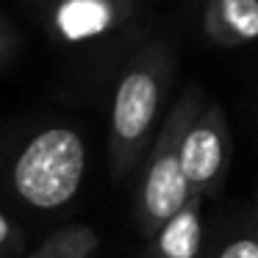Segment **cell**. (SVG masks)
Masks as SVG:
<instances>
[{"instance_id": "6da1fadb", "label": "cell", "mask_w": 258, "mask_h": 258, "mask_svg": "<svg viewBox=\"0 0 258 258\" xmlns=\"http://www.w3.org/2000/svg\"><path fill=\"white\" fill-rule=\"evenodd\" d=\"M175 56L164 39H150L131 56L117 81L108 119V156L114 180L125 178L142 161L156 136Z\"/></svg>"}, {"instance_id": "7a4b0ae2", "label": "cell", "mask_w": 258, "mask_h": 258, "mask_svg": "<svg viewBox=\"0 0 258 258\" xmlns=\"http://www.w3.org/2000/svg\"><path fill=\"white\" fill-rule=\"evenodd\" d=\"M206 103V92L200 86H189L169 108L167 119L147 147L145 175L136 195V219L145 236H153L189 200V189L180 172V139Z\"/></svg>"}, {"instance_id": "3957f363", "label": "cell", "mask_w": 258, "mask_h": 258, "mask_svg": "<svg viewBox=\"0 0 258 258\" xmlns=\"http://www.w3.org/2000/svg\"><path fill=\"white\" fill-rule=\"evenodd\" d=\"M86 172V145L70 125L34 134L12 164V186L28 206L53 211L78 195Z\"/></svg>"}, {"instance_id": "277c9868", "label": "cell", "mask_w": 258, "mask_h": 258, "mask_svg": "<svg viewBox=\"0 0 258 258\" xmlns=\"http://www.w3.org/2000/svg\"><path fill=\"white\" fill-rule=\"evenodd\" d=\"M233 139L219 103H206L180 139V172L189 195L214 197L225 183Z\"/></svg>"}, {"instance_id": "5b68a950", "label": "cell", "mask_w": 258, "mask_h": 258, "mask_svg": "<svg viewBox=\"0 0 258 258\" xmlns=\"http://www.w3.org/2000/svg\"><path fill=\"white\" fill-rule=\"evenodd\" d=\"M45 25L61 42H89L125 25L145 0H34Z\"/></svg>"}, {"instance_id": "8992f818", "label": "cell", "mask_w": 258, "mask_h": 258, "mask_svg": "<svg viewBox=\"0 0 258 258\" xmlns=\"http://www.w3.org/2000/svg\"><path fill=\"white\" fill-rule=\"evenodd\" d=\"M203 34L217 47H244L258 36V0H206Z\"/></svg>"}, {"instance_id": "52a82bcc", "label": "cell", "mask_w": 258, "mask_h": 258, "mask_svg": "<svg viewBox=\"0 0 258 258\" xmlns=\"http://www.w3.org/2000/svg\"><path fill=\"white\" fill-rule=\"evenodd\" d=\"M153 258H200L203 252V197L189 200L150 236Z\"/></svg>"}, {"instance_id": "ba28073f", "label": "cell", "mask_w": 258, "mask_h": 258, "mask_svg": "<svg viewBox=\"0 0 258 258\" xmlns=\"http://www.w3.org/2000/svg\"><path fill=\"white\" fill-rule=\"evenodd\" d=\"M100 244L97 233L86 225H73L45 239L28 258H92Z\"/></svg>"}, {"instance_id": "9c48e42d", "label": "cell", "mask_w": 258, "mask_h": 258, "mask_svg": "<svg viewBox=\"0 0 258 258\" xmlns=\"http://www.w3.org/2000/svg\"><path fill=\"white\" fill-rule=\"evenodd\" d=\"M217 258H258V241L252 230H244V233H236L219 247Z\"/></svg>"}, {"instance_id": "30bf717a", "label": "cell", "mask_w": 258, "mask_h": 258, "mask_svg": "<svg viewBox=\"0 0 258 258\" xmlns=\"http://www.w3.org/2000/svg\"><path fill=\"white\" fill-rule=\"evenodd\" d=\"M17 31L12 28V23H9L6 17H0V70L6 67V64H12L14 53H17Z\"/></svg>"}, {"instance_id": "8fae6325", "label": "cell", "mask_w": 258, "mask_h": 258, "mask_svg": "<svg viewBox=\"0 0 258 258\" xmlns=\"http://www.w3.org/2000/svg\"><path fill=\"white\" fill-rule=\"evenodd\" d=\"M14 236H17V225L0 211V250H6V247L14 241Z\"/></svg>"}]
</instances>
